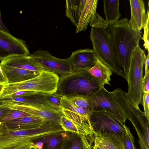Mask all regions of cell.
Returning <instances> with one entry per match:
<instances>
[{"mask_svg": "<svg viewBox=\"0 0 149 149\" xmlns=\"http://www.w3.org/2000/svg\"><path fill=\"white\" fill-rule=\"evenodd\" d=\"M11 109L0 106V119L7 113Z\"/></svg>", "mask_w": 149, "mask_h": 149, "instance_id": "obj_38", "label": "cell"}, {"mask_svg": "<svg viewBox=\"0 0 149 149\" xmlns=\"http://www.w3.org/2000/svg\"><path fill=\"white\" fill-rule=\"evenodd\" d=\"M146 56L138 42L132 52L127 79L128 86L127 95L136 108L142 104L143 68Z\"/></svg>", "mask_w": 149, "mask_h": 149, "instance_id": "obj_5", "label": "cell"}, {"mask_svg": "<svg viewBox=\"0 0 149 149\" xmlns=\"http://www.w3.org/2000/svg\"><path fill=\"white\" fill-rule=\"evenodd\" d=\"M126 134L123 136V141L125 149H136L134 145V139L129 128L124 126Z\"/></svg>", "mask_w": 149, "mask_h": 149, "instance_id": "obj_30", "label": "cell"}, {"mask_svg": "<svg viewBox=\"0 0 149 149\" xmlns=\"http://www.w3.org/2000/svg\"><path fill=\"white\" fill-rule=\"evenodd\" d=\"M6 128L4 124H0V134Z\"/></svg>", "mask_w": 149, "mask_h": 149, "instance_id": "obj_40", "label": "cell"}, {"mask_svg": "<svg viewBox=\"0 0 149 149\" xmlns=\"http://www.w3.org/2000/svg\"><path fill=\"white\" fill-rule=\"evenodd\" d=\"M58 149H83L80 135L64 132L63 140Z\"/></svg>", "mask_w": 149, "mask_h": 149, "instance_id": "obj_24", "label": "cell"}, {"mask_svg": "<svg viewBox=\"0 0 149 149\" xmlns=\"http://www.w3.org/2000/svg\"><path fill=\"white\" fill-rule=\"evenodd\" d=\"M59 76L54 73L41 71L37 76L20 82L4 86L0 98L21 91H31L45 94L56 92Z\"/></svg>", "mask_w": 149, "mask_h": 149, "instance_id": "obj_6", "label": "cell"}, {"mask_svg": "<svg viewBox=\"0 0 149 149\" xmlns=\"http://www.w3.org/2000/svg\"><path fill=\"white\" fill-rule=\"evenodd\" d=\"M0 106L24 111L47 121L60 125V118L64 115L61 110L56 109L49 105L33 106L0 101Z\"/></svg>", "mask_w": 149, "mask_h": 149, "instance_id": "obj_11", "label": "cell"}, {"mask_svg": "<svg viewBox=\"0 0 149 149\" xmlns=\"http://www.w3.org/2000/svg\"><path fill=\"white\" fill-rule=\"evenodd\" d=\"M58 132L57 125L48 121L33 128L19 130H9L6 128L0 134V149H15Z\"/></svg>", "mask_w": 149, "mask_h": 149, "instance_id": "obj_3", "label": "cell"}, {"mask_svg": "<svg viewBox=\"0 0 149 149\" xmlns=\"http://www.w3.org/2000/svg\"><path fill=\"white\" fill-rule=\"evenodd\" d=\"M69 58L73 72L88 70L94 65L96 59L93 49L89 48L76 50Z\"/></svg>", "mask_w": 149, "mask_h": 149, "instance_id": "obj_14", "label": "cell"}, {"mask_svg": "<svg viewBox=\"0 0 149 149\" xmlns=\"http://www.w3.org/2000/svg\"><path fill=\"white\" fill-rule=\"evenodd\" d=\"M62 97L56 92L45 94V98L47 104L56 109L61 110V100Z\"/></svg>", "mask_w": 149, "mask_h": 149, "instance_id": "obj_29", "label": "cell"}, {"mask_svg": "<svg viewBox=\"0 0 149 149\" xmlns=\"http://www.w3.org/2000/svg\"><path fill=\"white\" fill-rule=\"evenodd\" d=\"M89 117L94 132L116 134L122 136H125L126 134L125 124L107 112L92 111Z\"/></svg>", "mask_w": 149, "mask_h": 149, "instance_id": "obj_10", "label": "cell"}, {"mask_svg": "<svg viewBox=\"0 0 149 149\" xmlns=\"http://www.w3.org/2000/svg\"><path fill=\"white\" fill-rule=\"evenodd\" d=\"M80 137L83 143V149H93L92 147L93 141L92 135L86 136L80 135Z\"/></svg>", "mask_w": 149, "mask_h": 149, "instance_id": "obj_32", "label": "cell"}, {"mask_svg": "<svg viewBox=\"0 0 149 149\" xmlns=\"http://www.w3.org/2000/svg\"><path fill=\"white\" fill-rule=\"evenodd\" d=\"M124 136L116 134L94 132L92 138L93 142L102 149H125L123 141Z\"/></svg>", "mask_w": 149, "mask_h": 149, "instance_id": "obj_16", "label": "cell"}, {"mask_svg": "<svg viewBox=\"0 0 149 149\" xmlns=\"http://www.w3.org/2000/svg\"><path fill=\"white\" fill-rule=\"evenodd\" d=\"M88 71L101 86H104L105 84L111 86L110 81L112 72L109 68L97 57L94 65Z\"/></svg>", "mask_w": 149, "mask_h": 149, "instance_id": "obj_20", "label": "cell"}, {"mask_svg": "<svg viewBox=\"0 0 149 149\" xmlns=\"http://www.w3.org/2000/svg\"><path fill=\"white\" fill-rule=\"evenodd\" d=\"M112 92L121 107L126 118L131 122L135 128L139 129V127H141L146 137L149 139V120L147 119L144 112L139 108H136L126 93L121 89L116 88Z\"/></svg>", "mask_w": 149, "mask_h": 149, "instance_id": "obj_8", "label": "cell"}, {"mask_svg": "<svg viewBox=\"0 0 149 149\" xmlns=\"http://www.w3.org/2000/svg\"><path fill=\"white\" fill-rule=\"evenodd\" d=\"M107 29L118 60L127 80L132 52L137 43L143 40L141 32L133 29L126 18L109 24Z\"/></svg>", "mask_w": 149, "mask_h": 149, "instance_id": "obj_1", "label": "cell"}, {"mask_svg": "<svg viewBox=\"0 0 149 149\" xmlns=\"http://www.w3.org/2000/svg\"><path fill=\"white\" fill-rule=\"evenodd\" d=\"M28 55L13 56L1 61V65L13 67L40 72L41 70L31 63Z\"/></svg>", "mask_w": 149, "mask_h": 149, "instance_id": "obj_22", "label": "cell"}, {"mask_svg": "<svg viewBox=\"0 0 149 149\" xmlns=\"http://www.w3.org/2000/svg\"><path fill=\"white\" fill-rule=\"evenodd\" d=\"M103 2L106 21L109 24L118 20L121 16L119 10V0H104Z\"/></svg>", "mask_w": 149, "mask_h": 149, "instance_id": "obj_23", "label": "cell"}, {"mask_svg": "<svg viewBox=\"0 0 149 149\" xmlns=\"http://www.w3.org/2000/svg\"><path fill=\"white\" fill-rule=\"evenodd\" d=\"M35 92H36L31 91H17L11 94L4 97H25L30 95L33 94Z\"/></svg>", "mask_w": 149, "mask_h": 149, "instance_id": "obj_34", "label": "cell"}, {"mask_svg": "<svg viewBox=\"0 0 149 149\" xmlns=\"http://www.w3.org/2000/svg\"><path fill=\"white\" fill-rule=\"evenodd\" d=\"M86 0H66L65 1L66 16L73 25L77 26L81 12Z\"/></svg>", "mask_w": 149, "mask_h": 149, "instance_id": "obj_21", "label": "cell"}, {"mask_svg": "<svg viewBox=\"0 0 149 149\" xmlns=\"http://www.w3.org/2000/svg\"><path fill=\"white\" fill-rule=\"evenodd\" d=\"M28 56L30 62L41 71L52 72L60 76L73 72L69 58H56L51 55L49 51L41 49Z\"/></svg>", "mask_w": 149, "mask_h": 149, "instance_id": "obj_7", "label": "cell"}, {"mask_svg": "<svg viewBox=\"0 0 149 149\" xmlns=\"http://www.w3.org/2000/svg\"><path fill=\"white\" fill-rule=\"evenodd\" d=\"M90 38L96 57L113 73L125 78L108 30L106 28L92 27Z\"/></svg>", "mask_w": 149, "mask_h": 149, "instance_id": "obj_4", "label": "cell"}, {"mask_svg": "<svg viewBox=\"0 0 149 149\" xmlns=\"http://www.w3.org/2000/svg\"><path fill=\"white\" fill-rule=\"evenodd\" d=\"M64 132L46 136L37 141L43 144L45 149H58L63 140Z\"/></svg>", "mask_w": 149, "mask_h": 149, "instance_id": "obj_25", "label": "cell"}, {"mask_svg": "<svg viewBox=\"0 0 149 149\" xmlns=\"http://www.w3.org/2000/svg\"><path fill=\"white\" fill-rule=\"evenodd\" d=\"M1 67L8 79V84L20 82L30 79L38 76L40 72L13 67L2 65Z\"/></svg>", "mask_w": 149, "mask_h": 149, "instance_id": "obj_18", "label": "cell"}, {"mask_svg": "<svg viewBox=\"0 0 149 149\" xmlns=\"http://www.w3.org/2000/svg\"><path fill=\"white\" fill-rule=\"evenodd\" d=\"M143 93H149V73L145 74L143 79Z\"/></svg>", "mask_w": 149, "mask_h": 149, "instance_id": "obj_35", "label": "cell"}, {"mask_svg": "<svg viewBox=\"0 0 149 149\" xmlns=\"http://www.w3.org/2000/svg\"><path fill=\"white\" fill-rule=\"evenodd\" d=\"M92 147L93 149H102L97 144L94 143V144L92 145Z\"/></svg>", "mask_w": 149, "mask_h": 149, "instance_id": "obj_41", "label": "cell"}, {"mask_svg": "<svg viewBox=\"0 0 149 149\" xmlns=\"http://www.w3.org/2000/svg\"><path fill=\"white\" fill-rule=\"evenodd\" d=\"M63 97L76 107L93 110L89 96L77 95Z\"/></svg>", "mask_w": 149, "mask_h": 149, "instance_id": "obj_26", "label": "cell"}, {"mask_svg": "<svg viewBox=\"0 0 149 149\" xmlns=\"http://www.w3.org/2000/svg\"><path fill=\"white\" fill-rule=\"evenodd\" d=\"M0 29L5 32L9 33L8 28L5 25L2 21L1 17L0 8Z\"/></svg>", "mask_w": 149, "mask_h": 149, "instance_id": "obj_39", "label": "cell"}, {"mask_svg": "<svg viewBox=\"0 0 149 149\" xmlns=\"http://www.w3.org/2000/svg\"><path fill=\"white\" fill-rule=\"evenodd\" d=\"M131 18L128 24L134 30L140 31L145 26L149 15L148 5L147 14L142 0H130Z\"/></svg>", "mask_w": 149, "mask_h": 149, "instance_id": "obj_15", "label": "cell"}, {"mask_svg": "<svg viewBox=\"0 0 149 149\" xmlns=\"http://www.w3.org/2000/svg\"><path fill=\"white\" fill-rule=\"evenodd\" d=\"M8 79L0 64V84L5 85L8 84Z\"/></svg>", "mask_w": 149, "mask_h": 149, "instance_id": "obj_36", "label": "cell"}, {"mask_svg": "<svg viewBox=\"0 0 149 149\" xmlns=\"http://www.w3.org/2000/svg\"><path fill=\"white\" fill-rule=\"evenodd\" d=\"M45 94L44 93L35 92L30 95L25 97H4L0 98V101L33 106L40 105H49L45 100Z\"/></svg>", "mask_w": 149, "mask_h": 149, "instance_id": "obj_19", "label": "cell"}, {"mask_svg": "<svg viewBox=\"0 0 149 149\" xmlns=\"http://www.w3.org/2000/svg\"><path fill=\"white\" fill-rule=\"evenodd\" d=\"M26 42L0 29V61L13 56L29 54Z\"/></svg>", "mask_w": 149, "mask_h": 149, "instance_id": "obj_12", "label": "cell"}, {"mask_svg": "<svg viewBox=\"0 0 149 149\" xmlns=\"http://www.w3.org/2000/svg\"><path fill=\"white\" fill-rule=\"evenodd\" d=\"M31 115L24 111L12 109L7 113L0 119V124H4L6 122L16 119L29 116Z\"/></svg>", "mask_w": 149, "mask_h": 149, "instance_id": "obj_28", "label": "cell"}, {"mask_svg": "<svg viewBox=\"0 0 149 149\" xmlns=\"http://www.w3.org/2000/svg\"><path fill=\"white\" fill-rule=\"evenodd\" d=\"M149 15H148L146 24L143 28L144 29L143 40L144 42L143 46L145 49L149 52Z\"/></svg>", "mask_w": 149, "mask_h": 149, "instance_id": "obj_31", "label": "cell"}, {"mask_svg": "<svg viewBox=\"0 0 149 149\" xmlns=\"http://www.w3.org/2000/svg\"><path fill=\"white\" fill-rule=\"evenodd\" d=\"M102 86L88 70H84L60 76L56 92L62 97L90 96Z\"/></svg>", "mask_w": 149, "mask_h": 149, "instance_id": "obj_2", "label": "cell"}, {"mask_svg": "<svg viewBox=\"0 0 149 149\" xmlns=\"http://www.w3.org/2000/svg\"><path fill=\"white\" fill-rule=\"evenodd\" d=\"M48 121L41 118L31 115L12 120L4 123L9 130H19L37 127Z\"/></svg>", "mask_w": 149, "mask_h": 149, "instance_id": "obj_17", "label": "cell"}, {"mask_svg": "<svg viewBox=\"0 0 149 149\" xmlns=\"http://www.w3.org/2000/svg\"><path fill=\"white\" fill-rule=\"evenodd\" d=\"M98 0H86L76 29V33L85 31L89 23L92 27L107 29L109 24L96 13Z\"/></svg>", "mask_w": 149, "mask_h": 149, "instance_id": "obj_13", "label": "cell"}, {"mask_svg": "<svg viewBox=\"0 0 149 149\" xmlns=\"http://www.w3.org/2000/svg\"><path fill=\"white\" fill-rule=\"evenodd\" d=\"M61 109H65L77 113L85 118H88L91 111L76 107L62 97L61 100Z\"/></svg>", "mask_w": 149, "mask_h": 149, "instance_id": "obj_27", "label": "cell"}, {"mask_svg": "<svg viewBox=\"0 0 149 149\" xmlns=\"http://www.w3.org/2000/svg\"><path fill=\"white\" fill-rule=\"evenodd\" d=\"M89 97L93 111L107 112L115 116L125 124L127 119L121 107L112 92L108 91L103 86Z\"/></svg>", "mask_w": 149, "mask_h": 149, "instance_id": "obj_9", "label": "cell"}, {"mask_svg": "<svg viewBox=\"0 0 149 149\" xmlns=\"http://www.w3.org/2000/svg\"><path fill=\"white\" fill-rule=\"evenodd\" d=\"M4 85L0 84V94L2 92L4 87Z\"/></svg>", "mask_w": 149, "mask_h": 149, "instance_id": "obj_42", "label": "cell"}, {"mask_svg": "<svg viewBox=\"0 0 149 149\" xmlns=\"http://www.w3.org/2000/svg\"><path fill=\"white\" fill-rule=\"evenodd\" d=\"M15 149H38L34 145V143L25 144L17 147Z\"/></svg>", "mask_w": 149, "mask_h": 149, "instance_id": "obj_37", "label": "cell"}, {"mask_svg": "<svg viewBox=\"0 0 149 149\" xmlns=\"http://www.w3.org/2000/svg\"><path fill=\"white\" fill-rule=\"evenodd\" d=\"M142 104L143 107L144 114L147 119L149 120V93H143V96Z\"/></svg>", "mask_w": 149, "mask_h": 149, "instance_id": "obj_33", "label": "cell"}]
</instances>
